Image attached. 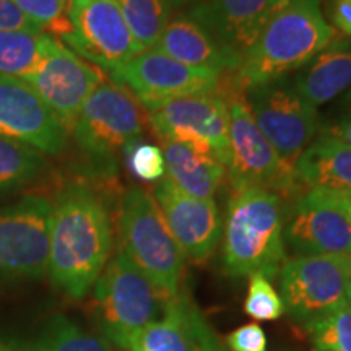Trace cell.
I'll use <instances>...</instances> for the list:
<instances>
[{
	"label": "cell",
	"instance_id": "d590c367",
	"mask_svg": "<svg viewBox=\"0 0 351 351\" xmlns=\"http://www.w3.org/2000/svg\"><path fill=\"white\" fill-rule=\"evenodd\" d=\"M328 15L333 26L346 38H351V0H330Z\"/></svg>",
	"mask_w": 351,
	"mask_h": 351
},
{
	"label": "cell",
	"instance_id": "cb8c5ba5",
	"mask_svg": "<svg viewBox=\"0 0 351 351\" xmlns=\"http://www.w3.org/2000/svg\"><path fill=\"white\" fill-rule=\"evenodd\" d=\"M191 296L186 289L169 298L160 319L150 324L135 340L143 351H191L187 328V304Z\"/></svg>",
	"mask_w": 351,
	"mask_h": 351
},
{
	"label": "cell",
	"instance_id": "3957f363",
	"mask_svg": "<svg viewBox=\"0 0 351 351\" xmlns=\"http://www.w3.org/2000/svg\"><path fill=\"white\" fill-rule=\"evenodd\" d=\"M282 197L265 189L232 192L225 218L223 265L228 275L275 278L287 261Z\"/></svg>",
	"mask_w": 351,
	"mask_h": 351
},
{
	"label": "cell",
	"instance_id": "83f0119b",
	"mask_svg": "<svg viewBox=\"0 0 351 351\" xmlns=\"http://www.w3.org/2000/svg\"><path fill=\"white\" fill-rule=\"evenodd\" d=\"M317 351H351V302L345 300L328 313L304 324Z\"/></svg>",
	"mask_w": 351,
	"mask_h": 351
},
{
	"label": "cell",
	"instance_id": "ffe728a7",
	"mask_svg": "<svg viewBox=\"0 0 351 351\" xmlns=\"http://www.w3.org/2000/svg\"><path fill=\"white\" fill-rule=\"evenodd\" d=\"M168 181L195 199H213L225 178V166L212 153L194 145L161 140Z\"/></svg>",
	"mask_w": 351,
	"mask_h": 351
},
{
	"label": "cell",
	"instance_id": "836d02e7",
	"mask_svg": "<svg viewBox=\"0 0 351 351\" xmlns=\"http://www.w3.org/2000/svg\"><path fill=\"white\" fill-rule=\"evenodd\" d=\"M0 32L41 33L43 29L23 15L10 0H0Z\"/></svg>",
	"mask_w": 351,
	"mask_h": 351
},
{
	"label": "cell",
	"instance_id": "52a82bcc",
	"mask_svg": "<svg viewBox=\"0 0 351 351\" xmlns=\"http://www.w3.org/2000/svg\"><path fill=\"white\" fill-rule=\"evenodd\" d=\"M148 122L161 140L194 145L217 158L226 168L230 161V106L226 86L207 93L182 96L148 111Z\"/></svg>",
	"mask_w": 351,
	"mask_h": 351
},
{
	"label": "cell",
	"instance_id": "44dd1931",
	"mask_svg": "<svg viewBox=\"0 0 351 351\" xmlns=\"http://www.w3.org/2000/svg\"><path fill=\"white\" fill-rule=\"evenodd\" d=\"M295 90L314 108L322 106L351 86V38L333 39L304 65Z\"/></svg>",
	"mask_w": 351,
	"mask_h": 351
},
{
	"label": "cell",
	"instance_id": "4dcf8cb0",
	"mask_svg": "<svg viewBox=\"0 0 351 351\" xmlns=\"http://www.w3.org/2000/svg\"><path fill=\"white\" fill-rule=\"evenodd\" d=\"M130 173L143 182H158L166 173L163 150L150 143L132 142L125 148Z\"/></svg>",
	"mask_w": 351,
	"mask_h": 351
},
{
	"label": "cell",
	"instance_id": "e575fe53",
	"mask_svg": "<svg viewBox=\"0 0 351 351\" xmlns=\"http://www.w3.org/2000/svg\"><path fill=\"white\" fill-rule=\"evenodd\" d=\"M311 195L322 202V204L330 205L340 213H343L351 223V192L346 191H327V189H309Z\"/></svg>",
	"mask_w": 351,
	"mask_h": 351
},
{
	"label": "cell",
	"instance_id": "f546056e",
	"mask_svg": "<svg viewBox=\"0 0 351 351\" xmlns=\"http://www.w3.org/2000/svg\"><path fill=\"white\" fill-rule=\"evenodd\" d=\"M41 29H49L52 34L65 36L70 33L67 15L69 0H10Z\"/></svg>",
	"mask_w": 351,
	"mask_h": 351
},
{
	"label": "cell",
	"instance_id": "e0dca14e",
	"mask_svg": "<svg viewBox=\"0 0 351 351\" xmlns=\"http://www.w3.org/2000/svg\"><path fill=\"white\" fill-rule=\"evenodd\" d=\"M285 244L298 256H339L351 258V223L330 205L306 192L298 197L285 218Z\"/></svg>",
	"mask_w": 351,
	"mask_h": 351
},
{
	"label": "cell",
	"instance_id": "f35d334b",
	"mask_svg": "<svg viewBox=\"0 0 351 351\" xmlns=\"http://www.w3.org/2000/svg\"><path fill=\"white\" fill-rule=\"evenodd\" d=\"M122 351H143V350L140 348V346H138L137 343H134V345H130L129 348H125V350H122Z\"/></svg>",
	"mask_w": 351,
	"mask_h": 351
},
{
	"label": "cell",
	"instance_id": "60d3db41",
	"mask_svg": "<svg viewBox=\"0 0 351 351\" xmlns=\"http://www.w3.org/2000/svg\"><path fill=\"white\" fill-rule=\"evenodd\" d=\"M346 300L351 302V282L348 283V287H346Z\"/></svg>",
	"mask_w": 351,
	"mask_h": 351
},
{
	"label": "cell",
	"instance_id": "5bb4252c",
	"mask_svg": "<svg viewBox=\"0 0 351 351\" xmlns=\"http://www.w3.org/2000/svg\"><path fill=\"white\" fill-rule=\"evenodd\" d=\"M23 82L33 88L60 124L72 130L83 104L104 82V75L98 65L57 41L43 67Z\"/></svg>",
	"mask_w": 351,
	"mask_h": 351
},
{
	"label": "cell",
	"instance_id": "9a60e30c",
	"mask_svg": "<svg viewBox=\"0 0 351 351\" xmlns=\"http://www.w3.org/2000/svg\"><path fill=\"white\" fill-rule=\"evenodd\" d=\"M158 207L184 257L202 263L215 252L223 234V221L213 199H195L161 179L153 189Z\"/></svg>",
	"mask_w": 351,
	"mask_h": 351
},
{
	"label": "cell",
	"instance_id": "d6986e66",
	"mask_svg": "<svg viewBox=\"0 0 351 351\" xmlns=\"http://www.w3.org/2000/svg\"><path fill=\"white\" fill-rule=\"evenodd\" d=\"M155 49L191 67L213 69L221 73H232L241 64L238 57L223 49L207 29L189 15L169 20Z\"/></svg>",
	"mask_w": 351,
	"mask_h": 351
},
{
	"label": "cell",
	"instance_id": "7402d4cb",
	"mask_svg": "<svg viewBox=\"0 0 351 351\" xmlns=\"http://www.w3.org/2000/svg\"><path fill=\"white\" fill-rule=\"evenodd\" d=\"M295 176L301 187L351 192V147L322 135L298 158Z\"/></svg>",
	"mask_w": 351,
	"mask_h": 351
},
{
	"label": "cell",
	"instance_id": "30bf717a",
	"mask_svg": "<svg viewBox=\"0 0 351 351\" xmlns=\"http://www.w3.org/2000/svg\"><path fill=\"white\" fill-rule=\"evenodd\" d=\"M52 204L26 195L0 207V276L41 278L49 267Z\"/></svg>",
	"mask_w": 351,
	"mask_h": 351
},
{
	"label": "cell",
	"instance_id": "4fadbf2b",
	"mask_svg": "<svg viewBox=\"0 0 351 351\" xmlns=\"http://www.w3.org/2000/svg\"><path fill=\"white\" fill-rule=\"evenodd\" d=\"M67 15L62 38L85 60L111 72L140 54L117 0H69Z\"/></svg>",
	"mask_w": 351,
	"mask_h": 351
},
{
	"label": "cell",
	"instance_id": "ba28073f",
	"mask_svg": "<svg viewBox=\"0 0 351 351\" xmlns=\"http://www.w3.org/2000/svg\"><path fill=\"white\" fill-rule=\"evenodd\" d=\"M245 103L257 129L285 163L295 168L301 153L317 132V112L287 80H276L245 91Z\"/></svg>",
	"mask_w": 351,
	"mask_h": 351
},
{
	"label": "cell",
	"instance_id": "7c38bea8",
	"mask_svg": "<svg viewBox=\"0 0 351 351\" xmlns=\"http://www.w3.org/2000/svg\"><path fill=\"white\" fill-rule=\"evenodd\" d=\"M109 73L148 111L182 96L217 90L223 75L213 69L191 67L156 49L132 57Z\"/></svg>",
	"mask_w": 351,
	"mask_h": 351
},
{
	"label": "cell",
	"instance_id": "8d00e7d4",
	"mask_svg": "<svg viewBox=\"0 0 351 351\" xmlns=\"http://www.w3.org/2000/svg\"><path fill=\"white\" fill-rule=\"evenodd\" d=\"M322 135L330 137L333 140H339V142L351 147V114H346L341 119L327 125L326 129H324Z\"/></svg>",
	"mask_w": 351,
	"mask_h": 351
},
{
	"label": "cell",
	"instance_id": "1f68e13d",
	"mask_svg": "<svg viewBox=\"0 0 351 351\" xmlns=\"http://www.w3.org/2000/svg\"><path fill=\"white\" fill-rule=\"evenodd\" d=\"M187 328L191 339V351H230L217 332L210 327V324L202 314L199 306L189 300L187 304Z\"/></svg>",
	"mask_w": 351,
	"mask_h": 351
},
{
	"label": "cell",
	"instance_id": "7a4b0ae2",
	"mask_svg": "<svg viewBox=\"0 0 351 351\" xmlns=\"http://www.w3.org/2000/svg\"><path fill=\"white\" fill-rule=\"evenodd\" d=\"M333 39L335 28L327 23L320 0H288L243 56L230 80L243 93L282 80L309 64Z\"/></svg>",
	"mask_w": 351,
	"mask_h": 351
},
{
	"label": "cell",
	"instance_id": "8fae6325",
	"mask_svg": "<svg viewBox=\"0 0 351 351\" xmlns=\"http://www.w3.org/2000/svg\"><path fill=\"white\" fill-rule=\"evenodd\" d=\"M350 282V257L298 256L285 261L278 271L285 313L304 326L343 302Z\"/></svg>",
	"mask_w": 351,
	"mask_h": 351
},
{
	"label": "cell",
	"instance_id": "4316f807",
	"mask_svg": "<svg viewBox=\"0 0 351 351\" xmlns=\"http://www.w3.org/2000/svg\"><path fill=\"white\" fill-rule=\"evenodd\" d=\"M26 351H112L101 337H95L65 315H54L44 324Z\"/></svg>",
	"mask_w": 351,
	"mask_h": 351
},
{
	"label": "cell",
	"instance_id": "8992f818",
	"mask_svg": "<svg viewBox=\"0 0 351 351\" xmlns=\"http://www.w3.org/2000/svg\"><path fill=\"white\" fill-rule=\"evenodd\" d=\"M225 86L230 106V161L226 166L232 192L257 187L280 197L295 194L301 187L295 168L285 163L257 129L243 91L232 86L230 78Z\"/></svg>",
	"mask_w": 351,
	"mask_h": 351
},
{
	"label": "cell",
	"instance_id": "ab89813d",
	"mask_svg": "<svg viewBox=\"0 0 351 351\" xmlns=\"http://www.w3.org/2000/svg\"><path fill=\"white\" fill-rule=\"evenodd\" d=\"M189 2V0H169L171 5H182V3Z\"/></svg>",
	"mask_w": 351,
	"mask_h": 351
},
{
	"label": "cell",
	"instance_id": "74e56055",
	"mask_svg": "<svg viewBox=\"0 0 351 351\" xmlns=\"http://www.w3.org/2000/svg\"><path fill=\"white\" fill-rule=\"evenodd\" d=\"M0 351H26V350L20 348V346H16L13 343H7V341L0 340Z\"/></svg>",
	"mask_w": 351,
	"mask_h": 351
},
{
	"label": "cell",
	"instance_id": "d4e9b609",
	"mask_svg": "<svg viewBox=\"0 0 351 351\" xmlns=\"http://www.w3.org/2000/svg\"><path fill=\"white\" fill-rule=\"evenodd\" d=\"M46 168V158L36 148L0 135V194L36 181Z\"/></svg>",
	"mask_w": 351,
	"mask_h": 351
},
{
	"label": "cell",
	"instance_id": "603a6c76",
	"mask_svg": "<svg viewBox=\"0 0 351 351\" xmlns=\"http://www.w3.org/2000/svg\"><path fill=\"white\" fill-rule=\"evenodd\" d=\"M56 44L44 32H0V77L26 80L43 67Z\"/></svg>",
	"mask_w": 351,
	"mask_h": 351
},
{
	"label": "cell",
	"instance_id": "ac0fdd59",
	"mask_svg": "<svg viewBox=\"0 0 351 351\" xmlns=\"http://www.w3.org/2000/svg\"><path fill=\"white\" fill-rule=\"evenodd\" d=\"M288 0H207L191 19L207 29L223 49L241 60L258 34Z\"/></svg>",
	"mask_w": 351,
	"mask_h": 351
},
{
	"label": "cell",
	"instance_id": "b9f144b4",
	"mask_svg": "<svg viewBox=\"0 0 351 351\" xmlns=\"http://www.w3.org/2000/svg\"><path fill=\"white\" fill-rule=\"evenodd\" d=\"M314 351H317V350H314Z\"/></svg>",
	"mask_w": 351,
	"mask_h": 351
},
{
	"label": "cell",
	"instance_id": "d6a6232c",
	"mask_svg": "<svg viewBox=\"0 0 351 351\" xmlns=\"http://www.w3.org/2000/svg\"><path fill=\"white\" fill-rule=\"evenodd\" d=\"M225 345L230 351H267V335L258 324H245L226 337Z\"/></svg>",
	"mask_w": 351,
	"mask_h": 351
},
{
	"label": "cell",
	"instance_id": "f1b7e54d",
	"mask_svg": "<svg viewBox=\"0 0 351 351\" xmlns=\"http://www.w3.org/2000/svg\"><path fill=\"white\" fill-rule=\"evenodd\" d=\"M244 313L254 320H276L285 313L282 296L265 275H251L247 295L244 301Z\"/></svg>",
	"mask_w": 351,
	"mask_h": 351
},
{
	"label": "cell",
	"instance_id": "9c48e42d",
	"mask_svg": "<svg viewBox=\"0 0 351 351\" xmlns=\"http://www.w3.org/2000/svg\"><path fill=\"white\" fill-rule=\"evenodd\" d=\"M143 130L137 99L119 83L104 80L83 104L73 124L78 147L98 160H109L125 150Z\"/></svg>",
	"mask_w": 351,
	"mask_h": 351
},
{
	"label": "cell",
	"instance_id": "277c9868",
	"mask_svg": "<svg viewBox=\"0 0 351 351\" xmlns=\"http://www.w3.org/2000/svg\"><path fill=\"white\" fill-rule=\"evenodd\" d=\"M169 296L135 265L117 252L95 283V315L108 341L125 350L140 332L161 317Z\"/></svg>",
	"mask_w": 351,
	"mask_h": 351
},
{
	"label": "cell",
	"instance_id": "6da1fadb",
	"mask_svg": "<svg viewBox=\"0 0 351 351\" xmlns=\"http://www.w3.org/2000/svg\"><path fill=\"white\" fill-rule=\"evenodd\" d=\"M111 249L112 225L103 199L85 184H70L52 204L47 274L54 287L75 300L86 296Z\"/></svg>",
	"mask_w": 351,
	"mask_h": 351
},
{
	"label": "cell",
	"instance_id": "484cf974",
	"mask_svg": "<svg viewBox=\"0 0 351 351\" xmlns=\"http://www.w3.org/2000/svg\"><path fill=\"white\" fill-rule=\"evenodd\" d=\"M140 54L155 49L169 23V0H117Z\"/></svg>",
	"mask_w": 351,
	"mask_h": 351
},
{
	"label": "cell",
	"instance_id": "2e32d148",
	"mask_svg": "<svg viewBox=\"0 0 351 351\" xmlns=\"http://www.w3.org/2000/svg\"><path fill=\"white\" fill-rule=\"evenodd\" d=\"M60 124L28 83L0 77V135L36 148L43 155H59L67 142Z\"/></svg>",
	"mask_w": 351,
	"mask_h": 351
},
{
	"label": "cell",
	"instance_id": "5b68a950",
	"mask_svg": "<svg viewBox=\"0 0 351 351\" xmlns=\"http://www.w3.org/2000/svg\"><path fill=\"white\" fill-rule=\"evenodd\" d=\"M119 228L127 257L169 298L178 295L186 257L152 192L138 186L127 189L121 200Z\"/></svg>",
	"mask_w": 351,
	"mask_h": 351
}]
</instances>
